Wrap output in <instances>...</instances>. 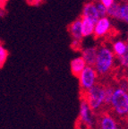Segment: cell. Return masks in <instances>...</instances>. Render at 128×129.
I'll list each match as a JSON object with an SVG mask.
<instances>
[{
    "label": "cell",
    "mask_w": 128,
    "mask_h": 129,
    "mask_svg": "<svg viewBox=\"0 0 128 129\" xmlns=\"http://www.w3.org/2000/svg\"><path fill=\"white\" fill-rule=\"evenodd\" d=\"M120 6L121 3L117 2L110 6L109 7H108V11H107V14L109 18L115 19V20L121 21V13H120Z\"/></svg>",
    "instance_id": "cell-14"
},
{
    "label": "cell",
    "mask_w": 128,
    "mask_h": 129,
    "mask_svg": "<svg viewBox=\"0 0 128 129\" xmlns=\"http://www.w3.org/2000/svg\"><path fill=\"white\" fill-rule=\"evenodd\" d=\"M97 1L103 4L106 7H109L110 6H112L114 3L116 2V0H97Z\"/></svg>",
    "instance_id": "cell-21"
},
{
    "label": "cell",
    "mask_w": 128,
    "mask_h": 129,
    "mask_svg": "<svg viewBox=\"0 0 128 129\" xmlns=\"http://www.w3.org/2000/svg\"><path fill=\"white\" fill-rule=\"evenodd\" d=\"M100 129H118L116 120L111 116L104 114L100 117Z\"/></svg>",
    "instance_id": "cell-12"
},
{
    "label": "cell",
    "mask_w": 128,
    "mask_h": 129,
    "mask_svg": "<svg viewBox=\"0 0 128 129\" xmlns=\"http://www.w3.org/2000/svg\"><path fill=\"white\" fill-rule=\"evenodd\" d=\"M81 17L90 19V20L93 21L96 23L97 21L100 18V15L99 14L98 9H97L96 2L95 1H90V2H87L83 5Z\"/></svg>",
    "instance_id": "cell-7"
},
{
    "label": "cell",
    "mask_w": 128,
    "mask_h": 129,
    "mask_svg": "<svg viewBox=\"0 0 128 129\" xmlns=\"http://www.w3.org/2000/svg\"><path fill=\"white\" fill-rule=\"evenodd\" d=\"M84 99L87 101L93 112L99 111L105 106V86L96 83L88 91H84Z\"/></svg>",
    "instance_id": "cell-3"
},
{
    "label": "cell",
    "mask_w": 128,
    "mask_h": 129,
    "mask_svg": "<svg viewBox=\"0 0 128 129\" xmlns=\"http://www.w3.org/2000/svg\"><path fill=\"white\" fill-rule=\"evenodd\" d=\"M79 122L90 128H92L95 125L93 111L90 109L85 99L81 101L80 111H79Z\"/></svg>",
    "instance_id": "cell-6"
},
{
    "label": "cell",
    "mask_w": 128,
    "mask_h": 129,
    "mask_svg": "<svg viewBox=\"0 0 128 129\" xmlns=\"http://www.w3.org/2000/svg\"><path fill=\"white\" fill-rule=\"evenodd\" d=\"M87 67V63L83 59L82 56H75L70 62V69L74 75L78 77L79 75L82 72L85 67Z\"/></svg>",
    "instance_id": "cell-10"
},
{
    "label": "cell",
    "mask_w": 128,
    "mask_h": 129,
    "mask_svg": "<svg viewBox=\"0 0 128 129\" xmlns=\"http://www.w3.org/2000/svg\"><path fill=\"white\" fill-rule=\"evenodd\" d=\"M43 2H44V0H30V4L36 6H40L41 4H43Z\"/></svg>",
    "instance_id": "cell-22"
},
{
    "label": "cell",
    "mask_w": 128,
    "mask_h": 129,
    "mask_svg": "<svg viewBox=\"0 0 128 129\" xmlns=\"http://www.w3.org/2000/svg\"><path fill=\"white\" fill-rule=\"evenodd\" d=\"M76 129H82V128H81V127H80V125H77V127H76Z\"/></svg>",
    "instance_id": "cell-24"
},
{
    "label": "cell",
    "mask_w": 128,
    "mask_h": 129,
    "mask_svg": "<svg viewBox=\"0 0 128 129\" xmlns=\"http://www.w3.org/2000/svg\"><path fill=\"white\" fill-rule=\"evenodd\" d=\"M7 58H8V50L2 44H0V68H2L4 67V64H6Z\"/></svg>",
    "instance_id": "cell-17"
},
{
    "label": "cell",
    "mask_w": 128,
    "mask_h": 129,
    "mask_svg": "<svg viewBox=\"0 0 128 129\" xmlns=\"http://www.w3.org/2000/svg\"><path fill=\"white\" fill-rule=\"evenodd\" d=\"M96 2V6H97V9L99 11V14H100V17H103V16H108L107 14V11H108V7L104 6L103 4H101L100 2L99 1H95Z\"/></svg>",
    "instance_id": "cell-19"
},
{
    "label": "cell",
    "mask_w": 128,
    "mask_h": 129,
    "mask_svg": "<svg viewBox=\"0 0 128 129\" xmlns=\"http://www.w3.org/2000/svg\"><path fill=\"white\" fill-rule=\"evenodd\" d=\"M126 48H127V42L122 40H115L111 45V48H112L116 57H118V56L124 55V53L126 50Z\"/></svg>",
    "instance_id": "cell-13"
},
{
    "label": "cell",
    "mask_w": 128,
    "mask_h": 129,
    "mask_svg": "<svg viewBox=\"0 0 128 129\" xmlns=\"http://www.w3.org/2000/svg\"><path fill=\"white\" fill-rule=\"evenodd\" d=\"M5 14H6V13H5L4 11L2 10V9H0V17H3Z\"/></svg>",
    "instance_id": "cell-23"
},
{
    "label": "cell",
    "mask_w": 128,
    "mask_h": 129,
    "mask_svg": "<svg viewBox=\"0 0 128 129\" xmlns=\"http://www.w3.org/2000/svg\"><path fill=\"white\" fill-rule=\"evenodd\" d=\"M116 56L112 48L107 45H101L98 47L97 58L94 67L98 75L100 76H106L114 68Z\"/></svg>",
    "instance_id": "cell-1"
},
{
    "label": "cell",
    "mask_w": 128,
    "mask_h": 129,
    "mask_svg": "<svg viewBox=\"0 0 128 129\" xmlns=\"http://www.w3.org/2000/svg\"><path fill=\"white\" fill-rule=\"evenodd\" d=\"M68 31L70 34L72 40H82L83 39L82 35V18H77L73 21L69 26H68Z\"/></svg>",
    "instance_id": "cell-9"
},
{
    "label": "cell",
    "mask_w": 128,
    "mask_h": 129,
    "mask_svg": "<svg viewBox=\"0 0 128 129\" xmlns=\"http://www.w3.org/2000/svg\"><path fill=\"white\" fill-rule=\"evenodd\" d=\"M120 13H121V21H124L126 23H128V2L124 1L123 3H121Z\"/></svg>",
    "instance_id": "cell-16"
},
{
    "label": "cell",
    "mask_w": 128,
    "mask_h": 129,
    "mask_svg": "<svg viewBox=\"0 0 128 129\" xmlns=\"http://www.w3.org/2000/svg\"><path fill=\"white\" fill-rule=\"evenodd\" d=\"M81 18H82V29L83 38H89V37L93 36L95 22L88 18H84V17H81Z\"/></svg>",
    "instance_id": "cell-11"
},
{
    "label": "cell",
    "mask_w": 128,
    "mask_h": 129,
    "mask_svg": "<svg viewBox=\"0 0 128 129\" xmlns=\"http://www.w3.org/2000/svg\"><path fill=\"white\" fill-rule=\"evenodd\" d=\"M114 88L112 86H105V106H110L111 100H112Z\"/></svg>",
    "instance_id": "cell-15"
},
{
    "label": "cell",
    "mask_w": 128,
    "mask_h": 129,
    "mask_svg": "<svg viewBox=\"0 0 128 129\" xmlns=\"http://www.w3.org/2000/svg\"><path fill=\"white\" fill-rule=\"evenodd\" d=\"M127 1H128V0H127Z\"/></svg>",
    "instance_id": "cell-26"
},
{
    "label": "cell",
    "mask_w": 128,
    "mask_h": 129,
    "mask_svg": "<svg viewBox=\"0 0 128 129\" xmlns=\"http://www.w3.org/2000/svg\"><path fill=\"white\" fill-rule=\"evenodd\" d=\"M71 48L74 50H81L82 48V40H72L71 41Z\"/></svg>",
    "instance_id": "cell-20"
},
{
    "label": "cell",
    "mask_w": 128,
    "mask_h": 129,
    "mask_svg": "<svg viewBox=\"0 0 128 129\" xmlns=\"http://www.w3.org/2000/svg\"><path fill=\"white\" fill-rule=\"evenodd\" d=\"M110 107L117 117H128V91L122 87L114 89Z\"/></svg>",
    "instance_id": "cell-2"
},
{
    "label": "cell",
    "mask_w": 128,
    "mask_h": 129,
    "mask_svg": "<svg viewBox=\"0 0 128 129\" xmlns=\"http://www.w3.org/2000/svg\"><path fill=\"white\" fill-rule=\"evenodd\" d=\"M127 69H128V66H127Z\"/></svg>",
    "instance_id": "cell-25"
},
{
    "label": "cell",
    "mask_w": 128,
    "mask_h": 129,
    "mask_svg": "<svg viewBox=\"0 0 128 129\" xmlns=\"http://www.w3.org/2000/svg\"><path fill=\"white\" fill-rule=\"evenodd\" d=\"M112 30L113 25L111 22V18H109L108 16H103L100 17L95 23L93 36L96 39L105 38L112 32Z\"/></svg>",
    "instance_id": "cell-5"
},
{
    "label": "cell",
    "mask_w": 128,
    "mask_h": 129,
    "mask_svg": "<svg viewBox=\"0 0 128 129\" xmlns=\"http://www.w3.org/2000/svg\"><path fill=\"white\" fill-rule=\"evenodd\" d=\"M117 59H118V61H119V64H120L121 67H127V66H128V41H127V48H126L125 52L124 53V55L118 56Z\"/></svg>",
    "instance_id": "cell-18"
},
{
    "label": "cell",
    "mask_w": 128,
    "mask_h": 129,
    "mask_svg": "<svg viewBox=\"0 0 128 129\" xmlns=\"http://www.w3.org/2000/svg\"><path fill=\"white\" fill-rule=\"evenodd\" d=\"M98 73L94 67L87 66L78 76L79 84L82 91H86L97 83Z\"/></svg>",
    "instance_id": "cell-4"
},
{
    "label": "cell",
    "mask_w": 128,
    "mask_h": 129,
    "mask_svg": "<svg viewBox=\"0 0 128 129\" xmlns=\"http://www.w3.org/2000/svg\"><path fill=\"white\" fill-rule=\"evenodd\" d=\"M97 52H98V48L93 46L85 47L81 49V56L87 63V66L94 67L97 58Z\"/></svg>",
    "instance_id": "cell-8"
}]
</instances>
